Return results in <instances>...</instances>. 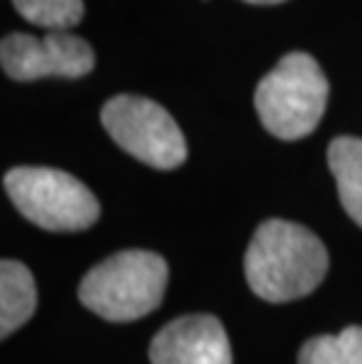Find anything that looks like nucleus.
<instances>
[{
    "label": "nucleus",
    "instance_id": "f257e3e1",
    "mask_svg": "<svg viewBox=\"0 0 362 364\" xmlns=\"http://www.w3.org/2000/svg\"><path fill=\"white\" fill-rule=\"evenodd\" d=\"M329 257L322 240L299 223L271 219L254 233L245 254L252 291L271 304L302 299L327 275Z\"/></svg>",
    "mask_w": 362,
    "mask_h": 364
},
{
    "label": "nucleus",
    "instance_id": "f03ea898",
    "mask_svg": "<svg viewBox=\"0 0 362 364\" xmlns=\"http://www.w3.org/2000/svg\"><path fill=\"white\" fill-rule=\"evenodd\" d=\"M167 263L146 250L118 252L82 277L78 296L85 308L109 322H132L160 306Z\"/></svg>",
    "mask_w": 362,
    "mask_h": 364
},
{
    "label": "nucleus",
    "instance_id": "7ed1b4c3",
    "mask_svg": "<svg viewBox=\"0 0 362 364\" xmlns=\"http://www.w3.org/2000/svg\"><path fill=\"white\" fill-rule=\"evenodd\" d=\"M329 99V82L320 64L306 52H289L264 75L254 106L264 127L282 141H297L320 125Z\"/></svg>",
    "mask_w": 362,
    "mask_h": 364
},
{
    "label": "nucleus",
    "instance_id": "20e7f679",
    "mask_svg": "<svg viewBox=\"0 0 362 364\" xmlns=\"http://www.w3.org/2000/svg\"><path fill=\"white\" fill-rule=\"evenodd\" d=\"M12 205L31 223L55 233H75L99 219V203L73 174L52 167H14L5 174Z\"/></svg>",
    "mask_w": 362,
    "mask_h": 364
},
{
    "label": "nucleus",
    "instance_id": "39448f33",
    "mask_svg": "<svg viewBox=\"0 0 362 364\" xmlns=\"http://www.w3.org/2000/svg\"><path fill=\"white\" fill-rule=\"evenodd\" d=\"M102 125L129 156L156 169H174L186 160L179 125L160 104L146 97L118 95L102 108Z\"/></svg>",
    "mask_w": 362,
    "mask_h": 364
},
{
    "label": "nucleus",
    "instance_id": "423d86ee",
    "mask_svg": "<svg viewBox=\"0 0 362 364\" xmlns=\"http://www.w3.org/2000/svg\"><path fill=\"white\" fill-rule=\"evenodd\" d=\"M0 64L12 80L19 82L48 75L82 78L95 68V52L90 43L68 31H48L45 38L10 33L0 45Z\"/></svg>",
    "mask_w": 362,
    "mask_h": 364
},
{
    "label": "nucleus",
    "instance_id": "0eeeda50",
    "mask_svg": "<svg viewBox=\"0 0 362 364\" xmlns=\"http://www.w3.org/2000/svg\"><path fill=\"white\" fill-rule=\"evenodd\" d=\"M153 364H233L226 329L214 315L172 320L151 341Z\"/></svg>",
    "mask_w": 362,
    "mask_h": 364
},
{
    "label": "nucleus",
    "instance_id": "6e6552de",
    "mask_svg": "<svg viewBox=\"0 0 362 364\" xmlns=\"http://www.w3.org/2000/svg\"><path fill=\"white\" fill-rule=\"evenodd\" d=\"M36 311V282L19 261L0 263V336L7 338Z\"/></svg>",
    "mask_w": 362,
    "mask_h": 364
},
{
    "label": "nucleus",
    "instance_id": "1a4fd4ad",
    "mask_svg": "<svg viewBox=\"0 0 362 364\" xmlns=\"http://www.w3.org/2000/svg\"><path fill=\"white\" fill-rule=\"evenodd\" d=\"M327 165L336 179L344 209L362 226V139L336 136L327 149Z\"/></svg>",
    "mask_w": 362,
    "mask_h": 364
},
{
    "label": "nucleus",
    "instance_id": "9d476101",
    "mask_svg": "<svg viewBox=\"0 0 362 364\" xmlns=\"http://www.w3.org/2000/svg\"><path fill=\"white\" fill-rule=\"evenodd\" d=\"M299 364H362V327H346L336 336L306 341Z\"/></svg>",
    "mask_w": 362,
    "mask_h": 364
},
{
    "label": "nucleus",
    "instance_id": "9b49d317",
    "mask_svg": "<svg viewBox=\"0 0 362 364\" xmlns=\"http://www.w3.org/2000/svg\"><path fill=\"white\" fill-rule=\"evenodd\" d=\"M17 12L31 24L48 31H68L80 24L82 0H12Z\"/></svg>",
    "mask_w": 362,
    "mask_h": 364
},
{
    "label": "nucleus",
    "instance_id": "f8f14e48",
    "mask_svg": "<svg viewBox=\"0 0 362 364\" xmlns=\"http://www.w3.org/2000/svg\"><path fill=\"white\" fill-rule=\"evenodd\" d=\"M245 3H252V5H278V3H284V0H245Z\"/></svg>",
    "mask_w": 362,
    "mask_h": 364
}]
</instances>
